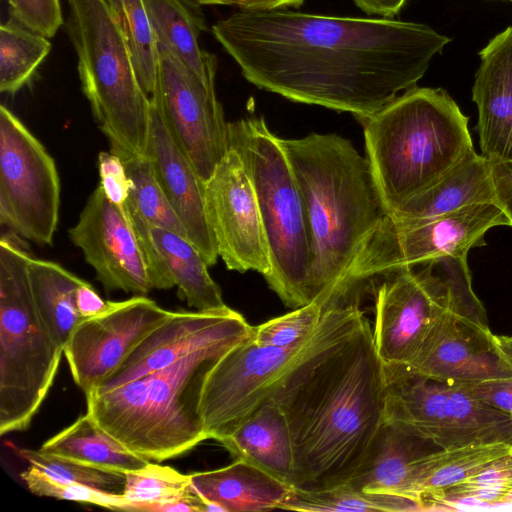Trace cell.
Returning <instances> with one entry per match:
<instances>
[{
	"label": "cell",
	"mask_w": 512,
	"mask_h": 512,
	"mask_svg": "<svg viewBox=\"0 0 512 512\" xmlns=\"http://www.w3.org/2000/svg\"><path fill=\"white\" fill-rule=\"evenodd\" d=\"M247 81L365 119L416 86L450 38L393 18L239 11L212 26Z\"/></svg>",
	"instance_id": "obj_1"
},
{
	"label": "cell",
	"mask_w": 512,
	"mask_h": 512,
	"mask_svg": "<svg viewBox=\"0 0 512 512\" xmlns=\"http://www.w3.org/2000/svg\"><path fill=\"white\" fill-rule=\"evenodd\" d=\"M386 387L363 311L277 381L269 398L291 432L293 488L325 489L352 479L384 424Z\"/></svg>",
	"instance_id": "obj_2"
},
{
	"label": "cell",
	"mask_w": 512,
	"mask_h": 512,
	"mask_svg": "<svg viewBox=\"0 0 512 512\" xmlns=\"http://www.w3.org/2000/svg\"><path fill=\"white\" fill-rule=\"evenodd\" d=\"M305 204L311 239L309 302L347 294L348 270L386 215L369 162L334 133L282 139Z\"/></svg>",
	"instance_id": "obj_3"
},
{
	"label": "cell",
	"mask_w": 512,
	"mask_h": 512,
	"mask_svg": "<svg viewBox=\"0 0 512 512\" xmlns=\"http://www.w3.org/2000/svg\"><path fill=\"white\" fill-rule=\"evenodd\" d=\"M361 121L367 160L387 215L474 151L468 117L441 88L415 86Z\"/></svg>",
	"instance_id": "obj_4"
},
{
	"label": "cell",
	"mask_w": 512,
	"mask_h": 512,
	"mask_svg": "<svg viewBox=\"0 0 512 512\" xmlns=\"http://www.w3.org/2000/svg\"><path fill=\"white\" fill-rule=\"evenodd\" d=\"M243 341H225L113 390L86 395L87 412L147 460L177 457L207 440L200 403L213 368Z\"/></svg>",
	"instance_id": "obj_5"
},
{
	"label": "cell",
	"mask_w": 512,
	"mask_h": 512,
	"mask_svg": "<svg viewBox=\"0 0 512 512\" xmlns=\"http://www.w3.org/2000/svg\"><path fill=\"white\" fill-rule=\"evenodd\" d=\"M228 143L241 153L254 184L270 261L264 278L287 307L310 304L309 225L282 138L263 117L251 116L228 122Z\"/></svg>",
	"instance_id": "obj_6"
},
{
	"label": "cell",
	"mask_w": 512,
	"mask_h": 512,
	"mask_svg": "<svg viewBox=\"0 0 512 512\" xmlns=\"http://www.w3.org/2000/svg\"><path fill=\"white\" fill-rule=\"evenodd\" d=\"M66 30L78 59L82 91L120 158L145 155L150 97L136 75L125 38L105 0H68Z\"/></svg>",
	"instance_id": "obj_7"
},
{
	"label": "cell",
	"mask_w": 512,
	"mask_h": 512,
	"mask_svg": "<svg viewBox=\"0 0 512 512\" xmlns=\"http://www.w3.org/2000/svg\"><path fill=\"white\" fill-rule=\"evenodd\" d=\"M31 255L0 240V434L25 430L42 405L64 348L51 336L32 297Z\"/></svg>",
	"instance_id": "obj_8"
},
{
	"label": "cell",
	"mask_w": 512,
	"mask_h": 512,
	"mask_svg": "<svg viewBox=\"0 0 512 512\" xmlns=\"http://www.w3.org/2000/svg\"><path fill=\"white\" fill-rule=\"evenodd\" d=\"M375 293L374 344L386 368L406 366L452 307L479 300L467 257L445 256L389 272Z\"/></svg>",
	"instance_id": "obj_9"
},
{
	"label": "cell",
	"mask_w": 512,
	"mask_h": 512,
	"mask_svg": "<svg viewBox=\"0 0 512 512\" xmlns=\"http://www.w3.org/2000/svg\"><path fill=\"white\" fill-rule=\"evenodd\" d=\"M362 310L341 298L330 302L305 341L289 347L264 346L251 337L229 350L205 383L200 412L208 439L219 441L267 400L277 381L300 359Z\"/></svg>",
	"instance_id": "obj_10"
},
{
	"label": "cell",
	"mask_w": 512,
	"mask_h": 512,
	"mask_svg": "<svg viewBox=\"0 0 512 512\" xmlns=\"http://www.w3.org/2000/svg\"><path fill=\"white\" fill-rule=\"evenodd\" d=\"M386 372L384 422L439 449L495 442L512 445L511 414L471 397L458 384L423 377L405 366Z\"/></svg>",
	"instance_id": "obj_11"
},
{
	"label": "cell",
	"mask_w": 512,
	"mask_h": 512,
	"mask_svg": "<svg viewBox=\"0 0 512 512\" xmlns=\"http://www.w3.org/2000/svg\"><path fill=\"white\" fill-rule=\"evenodd\" d=\"M496 226L512 227L495 203L469 205L425 221L385 215L352 262L345 289L445 256L467 257L470 249L486 244L485 233Z\"/></svg>",
	"instance_id": "obj_12"
},
{
	"label": "cell",
	"mask_w": 512,
	"mask_h": 512,
	"mask_svg": "<svg viewBox=\"0 0 512 512\" xmlns=\"http://www.w3.org/2000/svg\"><path fill=\"white\" fill-rule=\"evenodd\" d=\"M60 178L43 144L0 106V222L37 245H52L60 209Z\"/></svg>",
	"instance_id": "obj_13"
},
{
	"label": "cell",
	"mask_w": 512,
	"mask_h": 512,
	"mask_svg": "<svg viewBox=\"0 0 512 512\" xmlns=\"http://www.w3.org/2000/svg\"><path fill=\"white\" fill-rule=\"evenodd\" d=\"M68 233L106 290L145 295L174 287L127 210L111 202L101 186L88 197Z\"/></svg>",
	"instance_id": "obj_14"
},
{
	"label": "cell",
	"mask_w": 512,
	"mask_h": 512,
	"mask_svg": "<svg viewBox=\"0 0 512 512\" xmlns=\"http://www.w3.org/2000/svg\"><path fill=\"white\" fill-rule=\"evenodd\" d=\"M158 50L150 100L205 183L228 148V122L216 96L215 79L201 78L169 51Z\"/></svg>",
	"instance_id": "obj_15"
},
{
	"label": "cell",
	"mask_w": 512,
	"mask_h": 512,
	"mask_svg": "<svg viewBox=\"0 0 512 512\" xmlns=\"http://www.w3.org/2000/svg\"><path fill=\"white\" fill-rule=\"evenodd\" d=\"M204 202L219 257L228 270L265 276L269 252L253 181L241 153L228 148L204 183Z\"/></svg>",
	"instance_id": "obj_16"
},
{
	"label": "cell",
	"mask_w": 512,
	"mask_h": 512,
	"mask_svg": "<svg viewBox=\"0 0 512 512\" xmlns=\"http://www.w3.org/2000/svg\"><path fill=\"white\" fill-rule=\"evenodd\" d=\"M405 367L451 384L512 377V363L498 348L480 300L450 308Z\"/></svg>",
	"instance_id": "obj_17"
},
{
	"label": "cell",
	"mask_w": 512,
	"mask_h": 512,
	"mask_svg": "<svg viewBox=\"0 0 512 512\" xmlns=\"http://www.w3.org/2000/svg\"><path fill=\"white\" fill-rule=\"evenodd\" d=\"M172 313L136 295L110 301L103 313L82 320L64 347L74 382L85 395L95 390Z\"/></svg>",
	"instance_id": "obj_18"
},
{
	"label": "cell",
	"mask_w": 512,
	"mask_h": 512,
	"mask_svg": "<svg viewBox=\"0 0 512 512\" xmlns=\"http://www.w3.org/2000/svg\"><path fill=\"white\" fill-rule=\"evenodd\" d=\"M253 332L254 326L230 307L215 311H173L172 315L145 337L119 367L92 392L113 390L170 366L198 350L225 341H244L250 338Z\"/></svg>",
	"instance_id": "obj_19"
},
{
	"label": "cell",
	"mask_w": 512,
	"mask_h": 512,
	"mask_svg": "<svg viewBox=\"0 0 512 512\" xmlns=\"http://www.w3.org/2000/svg\"><path fill=\"white\" fill-rule=\"evenodd\" d=\"M150 103V131L145 155L184 225L188 239L201 252L209 267L213 266L219 254L206 216L204 182L175 140L159 108L151 100Z\"/></svg>",
	"instance_id": "obj_20"
},
{
	"label": "cell",
	"mask_w": 512,
	"mask_h": 512,
	"mask_svg": "<svg viewBox=\"0 0 512 512\" xmlns=\"http://www.w3.org/2000/svg\"><path fill=\"white\" fill-rule=\"evenodd\" d=\"M480 60L472 99L482 155L489 161H512V26L490 40Z\"/></svg>",
	"instance_id": "obj_21"
},
{
	"label": "cell",
	"mask_w": 512,
	"mask_h": 512,
	"mask_svg": "<svg viewBox=\"0 0 512 512\" xmlns=\"http://www.w3.org/2000/svg\"><path fill=\"white\" fill-rule=\"evenodd\" d=\"M218 442L235 460L246 461L294 487L292 436L283 411L273 399L265 400Z\"/></svg>",
	"instance_id": "obj_22"
},
{
	"label": "cell",
	"mask_w": 512,
	"mask_h": 512,
	"mask_svg": "<svg viewBox=\"0 0 512 512\" xmlns=\"http://www.w3.org/2000/svg\"><path fill=\"white\" fill-rule=\"evenodd\" d=\"M131 220L158 257L178 295L198 311L222 310L228 306L218 284L209 274L206 260L184 235L164 227L148 224L131 216Z\"/></svg>",
	"instance_id": "obj_23"
},
{
	"label": "cell",
	"mask_w": 512,
	"mask_h": 512,
	"mask_svg": "<svg viewBox=\"0 0 512 512\" xmlns=\"http://www.w3.org/2000/svg\"><path fill=\"white\" fill-rule=\"evenodd\" d=\"M192 487L205 504L222 512L280 509L292 487L243 460L216 470L190 474Z\"/></svg>",
	"instance_id": "obj_24"
},
{
	"label": "cell",
	"mask_w": 512,
	"mask_h": 512,
	"mask_svg": "<svg viewBox=\"0 0 512 512\" xmlns=\"http://www.w3.org/2000/svg\"><path fill=\"white\" fill-rule=\"evenodd\" d=\"M436 449L432 443L384 422L360 469L347 483L367 492L410 498L419 461Z\"/></svg>",
	"instance_id": "obj_25"
},
{
	"label": "cell",
	"mask_w": 512,
	"mask_h": 512,
	"mask_svg": "<svg viewBox=\"0 0 512 512\" xmlns=\"http://www.w3.org/2000/svg\"><path fill=\"white\" fill-rule=\"evenodd\" d=\"M481 203H495V194L490 162L474 150L436 184L388 216L406 221H425Z\"/></svg>",
	"instance_id": "obj_26"
},
{
	"label": "cell",
	"mask_w": 512,
	"mask_h": 512,
	"mask_svg": "<svg viewBox=\"0 0 512 512\" xmlns=\"http://www.w3.org/2000/svg\"><path fill=\"white\" fill-rule=\"evenodd\" d=\"M158 47L169 51L203 79H215L217 59L202 50L200 34L206 30L200 4L194 0H144Z\"/></svg>",
	"instance_id": "obj_27"
},
{
	"label": "cell",
	"mask_w": 512,
	"mask_h": 512,
	"mask_svg": "<svg viewBox=\"0 0 512 512\" xmlns=\"http://www.w3.org/2000/svg\"><path fill=\"white\" fill-rule=\"evenodd\" d=\"M29 283L35 307L54 340L65 347L84 320L76 306V290L85 281L60 264L30 257Z\"/></svg>",
	"instance_id": "obj_28"
},
{
	"label": "cell",
	"mask_w": 512,
	"mask_h": 512,
	"mask_svg": "<svg viewBox=\"0 0 512 512\" xmlns=\"http://www.w3.org/2000/svg\"><path fill=\"white\" fill-rule=\"evenodd\" d=\"M39 450L124 473L141 469L149 463L103 430L88 412L46 440Z\"/></svg>",
	"instance_id": "obj_29"
},
{
	"label": "cell",
	"mask_w": 512,
	"mask_h": 512,
	"mask_svg": "<svg viewBox=\"0 0 512 512\" xmlns=\"http://www.w3.org/2000/svg\"><path fill=\"white\" fill-rule=\"evenodd\" d=\"M511 450L512 445L495 442L431 451L418 463L411 482L409 497L420 505L421 497L477 475L495 459Z\"/></svg>",
	"instance_id": "obj_30"
},
{
	"label": "cell",
	"mask_w": 512,
	"mask_h": 512,
	"mask_svg": "<svg viewBox=\"0 0 512 512\" xmlns=\"http://www.w3.org/2000/svg\"><path fill=\"white\" fill-rule=\"evenodd\" d=\"M280 509L311 512L422 511L420 505L410 498L367 492L348 483L317 490L292 488Z\"/></svg>",
	"instance_id": "obj_31"
},
{
	"label": "cell",
	"mask_w": 512,
	"mask_h": 512,
	"mask_svg": "<svg viewBox=\"0 0 512 512\" xmlns=\"http://www.w3.org/2000/svg\"><path fill=\"white\" fill-rule=\"evenodd\" d=\"M49 38L13 18L0 26V91L14 95L26 85L51 50Z\"/></svg>",
	"instance_id": "obj_32"
},
{
	"label": "cell",
	"mask_w": 512,
	"mask_h": 512,
	"mask_svg": "<svg viewBox=\"0 0 512 512\" xmlns=\"http://www.w3.org/2000/svg\"><path fill=\"white\" fill-rule=\"evenodd\" d=\"M105 1L125 38L139 83L150 97L156 84L159 50L145 2Z\"/></svg>",
	"instance_id": "obj_33"
},
{
	"label": "cell",
	"mask_w": 512,
	"mask_h": 512,
	"mask_svg": "<svg viewBox=\"0 0 512 512\" xmlns=\"http://www.w3.org/2000/svg\"><path fill=\"white\" fill-rule=\"evenodd\" d=\"M121 160L132 184L126 203L129 215L187 237L186 229L158 183L148 157L139 155Z\"/></svg>",
	"instance_id": "obj_34"
},
{
	"label": "cell",
	"mask_w": 512,
	"mask_h": 512,
	"mask_svg": "<svg viewBox=\"0 0 512 512\" xmlns=\"http://www.w3.org/2000/svg\"><path fill=\"white\" fill-rule=\"evenodd\" d=\"M512 493V450L495 459L477 475L420 498L422 510L458 501L486 504L508 502Z\"/></svg>",
	"instance_id": "obj_35"
},
{
	"label": "cell",
	"mask_w": 512,
	"mask_h": 512,
	"mask_svg": "<svg viewBox=\"0 0 512 512\" xmlns=\"http://www.w3.org/2000/svg\"><path fill=\"white\" fill-rule=\"evenodd\" d=\"M17 453L30 466L56 481L123 495L126 481L124 472L95 467L40 450L19 449Z\"/></svg>",
	"instance_id": "obj_36"
},
{
	"label": "cell",
	"mask_w": 512,
	"mask_h": 512,
	"mask_svg": "<svg viewBox=\"0 0 512 512\" xmlns=\"http://www.w3.org/2000/svg\"><path fill=\"white\" fill-rule=\"evenodd\" d=\"M190 475L149 462L126 473L123 497L127 502H166L196 496Z\"/></svg>",
	"instance_id": "obj_37"
},
{
	"label": "cell",
	"mask_w": 512,
	"mask_h": 512,
	"mask_svg": "<svg viewBox=\"0 0 512 512\" xmlns=\"http://www.w3.org/2000/svg\"><path fill=\"white\" fill-rule=\"evenodd\" d=\"M326 306L313 302L254 326L251 340L259 345L289 347L305 341L319 325Z\"/></svg>",
	"instance_id": "obj_38"
},
{
	"label": "cell",
	"mask_w": 512,
	"mask_h": 512,
	"mask_svg": "<svg viewBox=\"0 0 512 512\" xmlns=\"http://www.w3.org/2000/svg\"><path fill=\"white\" fill-rule=\"evenodd\" d=\"M20 477L31 493L40 497L70 500L122 511L127 503L123 495L96 490L84 485L56 481L32 466L20 473Z\"/></svg>",
	"instance_id": "obj_39"
},
{
	"label": "cell",
	"mask_w": 512,
	"mask_h": 512,
	"mask_svg": "<svg viewBox=\"0 0 512 512\" xmlns=\"http://www.w3.org/2000/svg\"><path fill=\"white\" fill-rule=\"evenodd\" d=\"M11 18L47 38L55 36L63 25L59 0H5Z\"/></svg>",
	"instance_id": "obj_40"
},
{
	"label": "cell",
	"mask_w": 512,
	"mask_h": 512,
	"mask_svg": "<svg viewBox=\"0 0 512 512\" xmlns=\"http://www.w3.org/2000/svg\"><path fill=\"white\" fill-rule=\"evenodd\" d=\"M98 171L100 184L107 198L126 209V203L131 189L125 165L120 157L111 151H102L98 155Z\"/></svg>",
	"instance_id": "obj_41"
},
{
	"label": "cell",
	"mask_w": 512,
	"mask_h": 512,
	"mask_svg": "<svg viewBox=\"0 0 512 512\" xmlns=\"http://www.w3.org/2000/svg\"><path fill=\"white\" fill-rule=\"evenodd\" d=\"M458 385L471 397L492 408L512 414V377Z\"/></svg>",
	"instance_id": "obj_42"
},
{
	"label": "cell",
	"mask_w": 512,
	"mask_h": 512,
	"mask_svg": "<svg viewBox=\"0 0 512 512\" xmlns=\"http://www.w3.org/2000/svg\"><path fill=\"white\" fill-rule=\"evenodd\" d=\"M495 203L512 225V161H489Z\"/></svg>",
	"instance_id": "obj_43"
},
{
	"label": "cell",
	"mask_w": 512,
	"mask_h": 512,
	"mask_svg": "<svg viewBox=\"0 0 512 512\" xmlns=\"http://www.w3.org/2000/svg\"><path fill=\"white\" fill-rule=\"evenodd\" d=\"M122 511L132 512H205L202 499L196 496L166 502H127Z\"/></svg>",
	"instance_id": "obj_44"
},
{
	"label": "cell",
	"mask_w": 512,
	"mask_h": 512,
	"mask_svg": "<svg viewBox=\"0 0 512 512\" xmlns=\"http://www.w3.org/2000/svg\"><path fill=\"white\" fill-rule=\"evenodd\" d=\"M200 5H235L241 11L261 12L299 7L305 0H194Z\"/></svg>",
	"instance_id": "obj_45"
},
{
	"label": "cell",
	"mask_w": 512,
	"mask_h": 512,
	"mask_svg": "<svg viewBox=\"0 0 512 512\" xmlns=\"http://www.w3.org/2000/svg\"><path fill=\"white\" fill-rule=\"evenodd\" d=\"M109 305L110 301L103 300L87 281H84L76 290V306L83 319L103 313Z\"/></svg>",
	"instance_id": "obj_46"
},
{
	"label": "cell",
	"mask_w": 512,
	"mask_h": 512,
	"mask_svg": "<svg viewBox=\"0 0 512 512\" xmlns=\"http://www.w3.org/2000/svg\"><path fill=\"white\" fill-rule=\"evenodd\" d=\"M354 4L368 15L393 18L399 13L406 0H352Z\"/></svg>",
	"instance_id": "obj_47"
},
{
	"label": "cell",
	"mask_w": 512,
	"mask_h": 512,
	"mask_svg": "<svg viewBox=\"0 0 512 512\" xmlns=\"http://www.w3.org/2000/svg\"><path fill=\"white\" fill-rule=\"evenodd\" d=\"M494 338L500 351L512 363V335H494Z\"/></svg>",
	"instance_id": "obj_48"
},
{
	"label": "cell",
	"mask_w": 512,
	"mask_h": 512,
	"mask_svg": "<svg viewBox=\"0 0 512 512\" xmlns=\"http://www.w3.org/2000/svg\"><path fill=\"white\" fill-rule=\"evenodd\" d=\"M510 1H512V0H510Z\"/></svg>",
	"instance_id": "obj_49"
}]
</instances>
